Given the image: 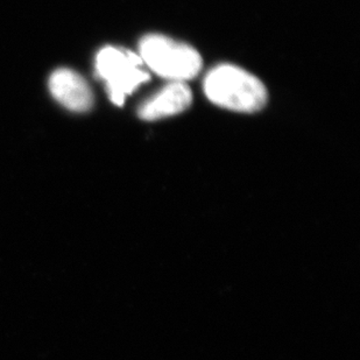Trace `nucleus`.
Masks as SVG:
<instances>
[{
  "instance_id": "nucleus-1",
  "label": "nucleus",
  "mask_w": 360,
  "mask_h": 360,
  "mask_svg": "<svg viewBox=\"0 0 360 360\" xmlns=\"http://www.w3.org/2000/svg\"><path fill=\"white\" fill-rule=\"evenodd\" d=\"M204 92L216 105L237 112H255L267 102V90L262 81L232 65L211 69L204 79Z\"/></svg>"
},
{
  "instance_id": "nucleus-2",
  "label": "nucleus",
  "mask_w": 360,
  "mask_h": 360,
  "mask_svg": "<svg viewBox=\"0 0 360 360\" xmlns=\"http://www.w3.org/2000/svg\"><path fill=\"white\" fill-rule=\"evenodd\" d=\"M139 56L152 72L170 82L194 79L202 68L198 51L165 35L143 37L139 44Z\"/></svg>"
},
{
  "instance_id": "nucleus-3",
  "label": "nucleus",
  "mask_w": 360,
  "mask_h": 360,
  "mask_svg": "<svg viewBox=\"0 0 360 360\" xmlns=\"http://www.w3.org/2000/svg\"><path fill=\"white\" fill-rule=\"evenodd\" d=\"M139 54L122 48L106 47L96 58V72L106 82L110 99L122 106L127 95L150 79Z\"/></svg>"
},
{
  "instance_id": "nucleus-4",
  "label": "nucleus",
  "mask_w": 360,
  "mask_h": 360,
  "mask_svg": "<svg viewBox=\"0 0 360 360\" xmlns=\"http://www.w3.org/2000/svg\"><path fill=\"white\" fill-rule=\"evenodd\" d=\"M49 90L60 104L75 112H86L94 105V94L88 82L70 69L55 70L49 79Z\"/></svg>"
},
{
  "instance_id": "nucleus-5",
  "label": "nucleus",
  "mask_w": 360,
  "mask_h": 360,
  "mask_svg": "<svg viewBox=\"0 0 360 360\" xmlns=\"http://www.w3.org/2000/svg\"><path fill=\"white\" fill-rule=\"evenodd\" d=\"M191 102V90L184 82H170L140 105L138 116L143 120L175 116L187 110Z\"/></svg>"
}]
</instances>
